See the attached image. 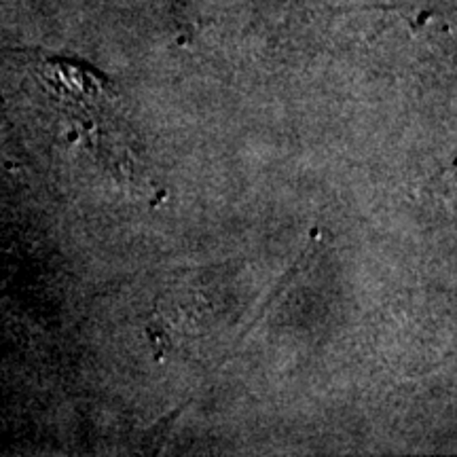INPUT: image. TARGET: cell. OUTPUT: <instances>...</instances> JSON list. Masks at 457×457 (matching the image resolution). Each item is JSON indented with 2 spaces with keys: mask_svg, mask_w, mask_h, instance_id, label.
I'll return each instance as SVG.
<instances>
[{
  "mask_svg": "<svg viewBox=\"0 0 457 457\" xmlns=\"http://www.w3.org/2000/svg\"><path fill=\"white\" fill-rule=\"evenodd\" d=\"M34 72L57 111L77 125L74 129L94 136L104 128V119H108V111L112 108L106 91L108 83L102 81L100 74L64 60L37 62Z\"/></svg>",
  "mask_w": 457,
  "mask_h": 457,
  "instance_id": "6da1fadb",
  "label": "cell"
}]
</instances>
